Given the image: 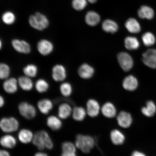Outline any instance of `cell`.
Instances as JSON below:
<instances>
[{"mask_svg": "<svg viewBox=\"0 0 156 156\" xmlns=\"http://www.w3.org/2000/svg\"><path fill=\"white\" fill-rule=\"evenodd\" d=\"M32 142L40 151L45 149L51 150L54 147V142L49 134L44 130H39L34 134Z\"/></svg>", "mask_w": 156, "mask_h": 156, "instance_id": "6da1fadb", "label": "cell"}, {"mask_svg": "<svg viewBox=\"0 0 156 156\" xmlns=\"http://www.w3.org/2000/svg\"><path fill=\"white\" fill-rule=\"evenodd\" d=\"M75 144L77 149L84 153L87 154L94 147L95 141L91 136L78 134L76 136Z\"/></svg>", "mask_w": 156, "mask_h": 156, "instance_id": "7a4b0ae2", "label": "cell"}, {"mask_svg": "<svg viewBox=\"0 0 156 156\" xmlns=\"http://www.w3.org/2000/svg\"><path fill=\"white\" fill-rule=\"evenodd\" d=\"M29 25L36 30L41 31L46 29L49 26V22L45 16L37 12L31 15L29 19Z\"/></svg>", "mask_w": 156, "mask_h": 156, "instance_id": "3957f363", "label": "cell"}, {"mask_svg": "<svg viewBox=\"0 0 156 156\" xmlns=\"http://www.w3.org/2000/svg\"><path fill=\"white\" fill-rule=\"evenodd\" d=\"M20 126L18 119L14 117H5L0 120V128L5 133L10 134L19 129Z\"/></svg>", "mask_w": 156, "mask_h": 156, "instance_id": "277c9868", "label": "cell"}, {"mask_svg": "<svg viewBox=\"0 0 156 156\" xmlns=\"http://www.w3.org/2000/svg\"><path fill=\"white\" fill-rule=\"evenodd\" d=\"M18 109L19 114L27 120H32L36 116L37 112L36 107L26 101H23L20 103Z\"/></svg>", "mask_w": 156, "mask_h": 156, "instance_id": "5b68a950", "label": "cell"}, {"mask_svg": "<svg viewBox=\"0 0 156 156\" xmlns=\"http://www.w3.org/2000/svg\"><path fill=\"white\" fill-rule=\"evenodd\" d=\"M67 70L65 66L61 64H57L53 66L51 70V77L54 81L62 83L67 78Z\"/></svg>", "mask_w": 156, "mask_h": 156, "instance_id": "8992f818", "label": "cell"}, {"mask_svg": "<svg viewBox=\"0 0 156 156\" xmlns=\"http://www.w3.org/2000/svg\"><path fill=\"white\" fill-rule=\"evenodd\" d=\"M11 44L13 49L20 54H28L32 51L30 44L24 40L13 39L11 41Z\"/></svg>", "mask_w": 156, "mask_h": 156, "instance_id": "52a82bcc", "label": "cell"}, {"mask_svg": "<svg viewBox=\"0 0 156 156\" xmlns=\"http://www.w3.org/2000/svg\"><path fill=\"white\" fill-rule=\"evenodd\" d=\"M37 49L41 55L44 56L49 55L53 52L54 46L51 41L47 39H42L37 44Z\"/></svg>", "mask_w": 156, "mask_h": 156, "instance_id": "ba28073f", "label": "cell"}, {"mask_svg": "<svg viewBox=\"0 0 156 156\" xmlns=\"http://www.w3.org/2000/svg\"><path fill=\"white\" fill-rule=\"evenodd\" d=\"M117 58L120 67L124 71H129L133 67V59L131 55L127 52H120L117 55Z\"/></svg>", "mask_w": 156, "mask_h": 156, "instance_id": "9c48e42d", "label": "cell"}, {"mask_svg": "<svg viewBox=\"0 0 156 156\" xmlns=\"http://www.w3.org/2000/svg\"><path fill=\"white\" fill-rule=\"evenodd\" d=\"M142 61L145 65L152 69L156 68V49H149L142 55Z\"/></svg>", "mask_w": 156, "mask_h": 156, "instance_id": "30bf717a", "label": "cell"}, {"mask_svg": "<svg viewBox=\"0 0 156 156\" xmlns=\"http://www.w3.org/2000/svg\"><path fill=\"white\" fill-rule=\"evenodd\" d=\"M3 88L6 93L9 94H14L18 90V80L15 77H9L4 80Z\"/></svg>", "mask_w": 156, "mask_h": 156, "instance_id": "8fae6325", "label": "cell"}, {"mask_svg": "<svg viewBox=\"0 0 156 156\" xmlns=\"http://www.w3.org/2000/svg\"><path fill=\"white\" fill-rule=\"evenodd\" d=\"M117 122L121 127L124 128H129L133 122V118L129 113L122 111L119 113L117 117Z\"/></svg>", "mask_w": 156, "mask_h": 156, "instance_id": "7c38bea8", "label": "cell"}, {"mask_svg": "<svg viewBox=\"0 0 156 156\" xmlns=\"http://www.w3.org/2000/svg\"><path fill=\"white\" fill-rule=\"evenodd\" d=\"M101 108L98 102L95 99H90L87 103V114L91 118L97 116L100 112Z\"/></svg>", "mask_w": 156, "mask_h": 156, "instance_id": "4fadbf2b", "label": "cell"}, {"mask_svg": "<svg viewBox=\"0 0 156 156\" xmlns=\"http://www.w3.org/2000/svg\"><path fill=\"white\" fill-rule=\"evenodd\" d=\"M37 107L40 112L42 114L46 115L50 113L53 108V102L50 99L42 98L38 101Z\"/></svg>", "mask_w": 156, "mask_h": 156, "instance_id": "5bb4252c", "label": "cell"}, {"mask_svg": "<svg viewBox=\"0 0 156 156\" xmlns=\"http://www.w3.org/2000/svg\"><path fill=\"white\" fill-rule=\"evenodd\" d=\"M0 144L2 147L6 149H12L17 144L16 138L9 133L2 136L0 139Z\"/></svg>", "mask_w": 156, "mask_h": 156, "instance_id": "9a60e30c", "label": "cell"}, {"mask_svg": "<svg viewBox=\"0 0 156 156\" xmlns=\"http://www.w3.org/2000/svg\"><path fill=\"white\" fill-rule=\"evenodd\" d=\"M94 73V69L92 66L87 63H83L78 69L79 76L83 79H88L92 77Z\"/></svg>", "mask_w": 156, "mask_h": 156, "instance_id": "2e32d148", "label": "cell"}, {"mask_svg": "<svg viewBox=\"0 0 156 156\" xmlns=\"http://www.w3.org/2000/svg\"><path fill=\"white\" fill-rule=\"evenodd\" d=\"M73 110V109L69 103H62L58 107V116L62 120L67 119L72 115Z\"/></svg>", "mask_w": 156, "mask_h": 156, "instance_id": "e0dca14e", "label": "cell"}, {"mask_svg": "<svg viewBox=\"0 0 156 156\" xmlns=\"http://www.w3.org/2000/svg\"><path fill=\"white\" fill-rule=\"evenodd\" d=\"M123 87L128 91H134L137 89L138 82L136 78L132 75H129L124 78L122 81Z\"/></svg>", "mask_w": 156, "mask_h": 156, "instance_id": "ac0fdd59", "label": "cell"}, {"mask_svg": "<svg viewBox=\"0 0 156 156\" xmlns=\"http://www.w3.org/2000/svg\"><path fill=\"white\" fill-rule=\"evenodd\" d=\"M34 134L30 129L23 128L19 130L17 136L20 142L24 144H27L32 142Z\"/></svg>", "mask_w": 156, "mask_h": 156, "instance_id": "d6986e66", "label": "cell"}, {"mask_svg": "<svg viewBox=\"0 0 156 156\" xmlns=\"http://www.w3.org/2000/svg\"><path fill=\"white\" fill-rule=\"evenodd\" d=\"M19 87L25 91L32 90L34 87V83L32 79L25 75L21 76L18 79Z\"/></svg>", "mask_w": 156, "mask_h": 156, "instance_id": "ffe728a7", "label": "cell"}, {"mask_svg": "<svg viewBox=\"0 0 156 156\" xmlns=\"http://www.w3.org/2000/svg\"><path fill=\"white\" fill-rule=\"evenodd\" d=\"M46 125L50 129L54 131L60 130L63 126L62 119L58 116L50 115L47 119Z\"/></svg>", "mask_w": 156, "mask_h": 156, "instance_id": "44dd1931", "label": "cell"}, {"mask_svg": "<svg viewBox=\"0 0 156 156\" xmlns=\"http://www.w3.org/2000/svg\"><path fill=\"white\" fill-rule=\"evenodd\" d=\"M103 115L108 118H112L116 116L117 110L112 103L107 102L105 103L101 108Z\"/></svg>", "mask_w": 156, "mask_h": 156, "instance_id": "7402d4cb", "label": "cell"}, {"mask_svg": "<svg viewBox=\"0 0 156 156\" xmlns=\"http://www.w3.org/2000/svg\"><path fill=\"white\" fill-rule=\"evenodd\" d=\"M125 26L128 32L131 34H138L141 30V25L135 18L128 19L125 24Z\"/></svg>", "mask_w": 156, "mask_h": 156, "instance_id": "603a6c76", "label": "cell"}, {"mask_svg": "<svg viewBox=\"0 0 156 156\" xmlns=\"http://www.w3.org/2000/svg\"><path fill=\"white\" fill-rule=\"evenodd\" d=\"M154 12L149 6L142 5L138 11V15L140 18L151 20L154 16Z\"/></svg>", "mask_w": 156, "mask_h": 156, "instance_id": "cb8c5ba5", "label": "cell"}, {"mask_svg": "<svg viewBox=\"0 0 156 156\" xmlns=\"http://www.w3.org/2000/svg\"><path fill=\"white\" fill-rule=\"evenodd\" d=\"M85 21L87 24L90 26L94 27L99 24L101 21L100 15L94 11L87 12L85 17Z\"/></svg>", "mask_w": 156, "mask_h": 156, "instance_id": "d4e9b609", "label": "cell"}, {"mask_svg": "<svg viewBox=\"0 0 156 156\" xmlns=\"http://www.w3.org/2000/svg\"><path fill=\"white\" fill-rule=\"evenodd\" d=\"M110 138L113 144L116 145H119L124 143L125 136L120 130L115 129L111 132Z\"/></svg>", "mask_w": 156, "mask_h": 156, "instance_id": "484cf974", "label": "cell"}, {"mask_svg": "<svg viewBox=\"0 0 156 156\" xmlns=\"http://www.w3.org/2000/svg\"><path fill=\"white\" fill-rule=\"evenodd\" d=\"M102 28L105 32L114 34L118 31L119 26L115 21L110 19H107L103 21Z\"/></svg>", "mask_w": 156, "mask_h": 156, "instance_id": "4316f807", "label": "cell"}, {"mask_svg": "<svg viewBox=\"0 0 156 156\" xmlns=\"http://www.w3.org/2000/svg\"><path fill=\"white\" fill-rule=\"evenodd\" d=\"M142 114L144 116L151 118L153 117L156 113V105L155 103L152 101H148L146 106L141 109Z\"/></svg>", "mask_w": 156, "mask_h": 156, "instance_id": "83f0119b", "label": "cell"}, {"mask_svg": "<svg viewBox=\"0 0 156 156\" xmlns=\"http://www.w3.org/2000/svg\"><path fill=\"white\" fill-rule=\"evenodd\" d=\"M87 114L86 110L83 107L76 106L73 108L72 115L76 121L81 122L84 119Z\"/></svg>", "mask_w": 156, "mask_h": 156, "instance_id": "f1b7e54d", "label": "cell"}, {"mask_svg": "<svg viewBox=\"0 0 156 156\" xmlns=\"http://www.w3.org/2000/svg\"><path fill=\"white\" fill-rule=\"evenodd\" d=\"M124 45L128 50H136L139 48L140 43L139 41L136 37L128 36L125 39Z\"/></svg>", "mask_w": 156, "mask_h": 156, "instance_id": "f546056e", "label": "cell"}, {"mask_svg": "<svg viewBox=\"0 0 156 156\" xmlns=\"http://www.w3.org/2000/svg\"><path fill=\"white\" fill-rule=\"evenodd\" d=\"M24 75L31 79L36 77L38 73V68L36 64L30 63L24 66L23 69Z\"/></svg>", "mask_w": 156, "mask_h": 156, "instance_id": "4dcf8cb0", "label": "cell"}, {"mask_svg": "<svg viewBox=\"0 0 156 156\" xmlns=\"http://www.w3.org/2000/svg\"><path fill=\"white\" fill-rule=\"evenodd\" d=\"M34 87L37 92L43 94L47 92L50 88L49 83L45 79L40 78L34 83Z\"/></svg>", "mask_w": 156, "mask_h": 156, "instance_id": "1f68e13d", "label": "cell"}, {"mask_svg": "<svg viewBox=\"0 0 156 156\" xmlns=\"http://www.w3.org/2000/svg\"><path fill=\"white\" fill-rule=\"evenodd\" d=\"M59 91L62 96L65 98L69 97L73 94V87L71 83L64 81L60 84Z\"/></svg>", "mask_w": 156, "mask_h": 156, "instance_id": "d6a6232c", "label": "cell"}, {"mask_svg": "<svg viewBox=\"0 0 156 156\" xmlns=\"http://www.w3.org/2000/svg\"><path fill=\"white\" fill-rule=\"evenodd\" d=\"M77 148L75 144L71 141H64L62 143L61 150L62 153L67 154L76 153Z\"/></svg>", "mask_w": 156, "mask_h": 156, "instance_id": "836d02e7", "label": "cell"}, {"mask_svg": "<svg viewBox=\"0 0 156 156\" xmlns=\"http://www.w3.org/2000/svg\"><path fill=\"white\" fill-rule=\"evenodd\" d=\"M142 40L144 45L146 47L153 46L156 42L154 35L150 32H147L144 34L142 37Z\"/></svg>", "mask_w": 156, "mask_h": 156, "instance_id": "e575fe53", "label": "cell"}, {"mask_svg": "<svg viewBox=\"0 0 156 156\" xmlns=\"http://www.w3.org/2000/svg\"><path fill=\"white\" fill-rule=\"evenodd\" d=\"M11 68L7 63H1L0 64V79L3 80L9 77L11 74Z\"/></svg>", "mask_w": 156, "mask_h": 156, "instance_id": "d590c367", "label": "cell"}, {"mask_svg": "<svg viewBox=\"0 0 156 156\" xmlns=\"http://www.w3.org/2000/svg\"><path fill=\"white\" fill-rule=\"evenodd\" d=\"M2 20L5 24L7 25L12 24L15 22V15L11 12L8 11L5 12L2 16Z\"/></svg>", "mask_w": 156, "mask_h": 156, "instance_id": "8d00e7d4", "label": "cell"}, {"mask_svg": "<svg viewBox=\"0 0 156 156\" xmlns=\"http://www.w3.org/2000/svg\"><path fill=\"white\" fill-rule=\"evenodd\" d=\"M87 5V0H73L72 6L77 11H81L84 9Z\"/></svg>", "mask_w": 156, "mask_h": 156, "instance_id": "74e56055", "label": "cell"}, {"mask_svg": "<svg viewBox=\"0 0 156 156\" xmlns=\"http://www.w3.org/2000/svg\"><path fill=\"white\" fill-rule=\"evenodd\" d=\"M0 156H11L9 151L5 149H2L0 151Z\"/></svg>", "mask_w": 156, "mask_h": 156, "instance_id": "f35d334b", "label": "cell"}, {"mask_svg": "<svg viewBox=\"0 0 156 156\" xmlns=\"http://www.w3.org/2000/svg\"><path fill=\"white\" fill-rule=\"evenodd\" d=\"M131 156H146V155L142 152L135 151L133 152Z\"/></svg>", "mask_w": 156, "mask_h": 156, "instance_id": "ab89813d", "label": "cell"}, {"mask_svg": "<svg viewBox=\"0 0 156 156\" xmlns=\"http://www.w3.org/2000/svg\"><path fill=\"white\" fill-rule=\"evenodd\" d=\"M34 156H48V155L46 153L42 151H40L35 153Z\"/></svg>", "mask_w": 156, "mask_h": 156, "instance_id": "60d3db41", "label": "cell"}, {"mask_svg": "<svg viewBox=\"0 0 156 156\" xmlns=\"http://www.w3.org/2000/svg\"><path fill=\"white\" fill-rule=\"evenodd\" d=\"M5 101L4 98L2 95L0 96V107H2L5 105Z\"/></svg>", "mask_w": 156, "mask_h": 156, "instance_id": "b9f144b4", "label": "cell"}, {"mask_svg": "<svg viewBox=\"0 0 156 156\" xmlns=\"http://www.w3.org/2000/svg\"><path fill=\"white\" fill-rule=\"evenodd\" d=\"M60 156H77L76 153L67 154L62 153Z\"/></svg>", "mask_w": 156, "mask_h": 156, "instance_id": "7bdbcfd3", "label": "cell"}, {"mask_svg": "<svg viewBox=\"0 0 156 156\" xmlns=\"http://www.w3.org/2000/svg\"><path fill=\"white\" fill-rule=\"evenodd\" d=\"M90 3L92 4L95 3L98 1V0H87Z\"/></svg>", "mask_w": 156, "mask_h": 156, "instance_id": "ee69618b", "label": "cell"}, {"mask_svg": "<svg viewBox=\"0 0 156 156\" xmlns=\"http://www.w3.org/2000/svg\"><path fill=\"white\" fill-rule=\"evenodd\" d=\"M0 48H1V49L2 48V46L3 45V43L2 42V41L1 40V41H0Z\"/></svg>", "mask_w": 156, "mask_h": 156, "instance_id": "f6af8a7d", "label": "cell"}]
</instances>
